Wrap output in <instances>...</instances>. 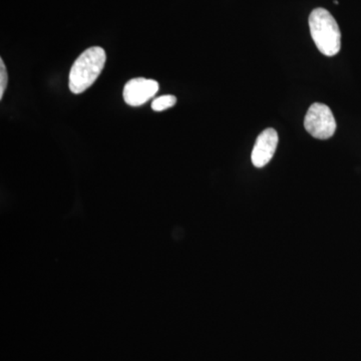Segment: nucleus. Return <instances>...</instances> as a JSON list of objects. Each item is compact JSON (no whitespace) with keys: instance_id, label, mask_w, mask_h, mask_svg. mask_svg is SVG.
<instances>
[{"instance_id":"nucleus-1","label":"nucleus","mask_w":361,"mask_h":361,"mask_svg":"<svg viewBox=\"0 0 361 361\" xmlns=\"http://www.w3.org/2000/svg\"><path fill=\"white\" fill-rule=\"evenodd\" d=\"M104 49L92 47L85 49L71 66L68 87L73 94H80L94 84L106 65Z\"/></svg>"},{"instance_id":"nucleus-6","label":"nucleus","mask_w":361,"mask_h":361,"mask_svg":"<svg viewBox=\"0 0 361 361\" xmlns=\"http://www.w3.org/2000/svg\"><path fill=\"white\" fill-rule=\"evenodd\" d=\"M177 103V97L172 94H166L154 99L152 103V109L155 111H163L174 106Z\"/></svg>"},{"instance_id":"nucleus-4","label":"nucleus","mask_w":361,"mask_h":361,"mask_svg":"<svg viewBox=\"0 0 361 361\" xmlns=\"http://www.w3.org/2000/svg\"><path fill=\"white\" fill-rule=\"evenodd\" d=\"M158 82L149 78H133L123 87V96L126 103L132 106L145 104L159 92Z\"/></svg>"},{"instance_id":"nucleus-7","label":"nucleus","mask_w":361,"mask_h":361,"mask_svg":"<svg viewBox=\"0 0 361 361\" xmlns=\"http://www.w3.org/2000/svg\"><path fill=\"white\" fill-rule=\"evenodd\" d=\"M7 82H8V75H7L6 66L4 65V61L0 59V99L4 97Z\"/></svg>"},{"instance_id":"nucleus-2","label":"nucleus","mask_w":361,"mask_h":361,"mask_svg":"<svg viewBox=\"0 0 361 361\" xmlns=\"http://www.w3.org/2000/svg\"><path fill=\"white\" fill-rule=\"evenodd\" d=\"M310 28L313 42L322 54L334 56L341 49V32L336 18L326 9L318 7L310 16Z\"/></svg>"},{"instance_id":"nucleus-5","label":"nucleus","mask_w":361,"mask_h":361,"mask_svg":"<svg viewBox=\"0 0 361 361\" xmlns=\"http://www.w3.org/2000/svg\"><path fill=\"white\" fill-rule=\"evenodd\" d=\"M278 142H279V137H278L276 130L272 128H268L263 130L258 135L255 146L252 151V164L256 168L265 167L272 160L273 156L276 152Z\"/></svg>"},{"instance_id":"nucleus-3","label":"nucleus","mask_w":361,"mask_h":361,"mask_svg":"<svg viewBox=\"0 0 361 361\" xmlns=\"http://www.w3.org/2000/svg\"><path fill=\"white\" fill-rule=\"evenodd\" d=\"M304 128L308 134L318 140H327L336 130V121L329 106L315 103L308 109L304 118Z\"/></svg>"}]
</instances>
